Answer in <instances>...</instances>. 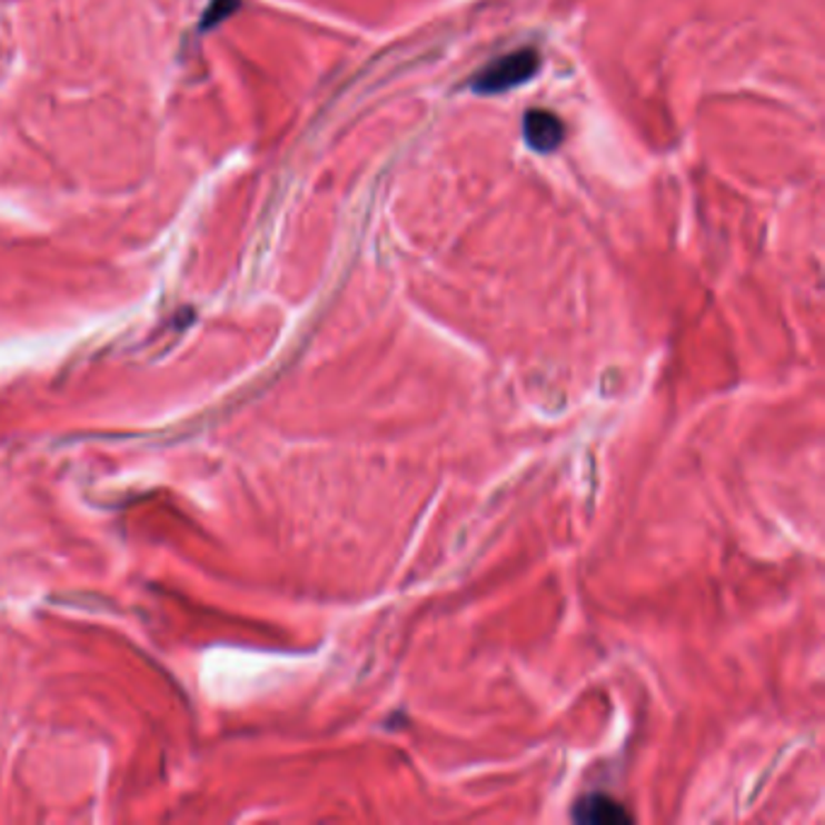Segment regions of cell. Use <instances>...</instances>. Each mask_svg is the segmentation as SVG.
<instances>
[{
    "instance_id": "cell-2",
    "label": "cell",
    "mask_w": 825,
    "mask_h": 825,
    "mask_svg": "<svg viewBox=\"0 0 825 825\" xmlns=\"http://www.w3.org/2000/svg\"><path fill=\"white\" fill-rule=\"evenodd\" d=\"M524 136L533 150L553 153L564 141V123L547 109H530L524 117Z\"/></svg>"
},
{
    "instance_id": "cell-3",
    "label": "cell",
    "mask_w": 825,
    "mask_h": 825,
    "mask_svg": "<svg viewBox=\"0 0 825 825\" xmlns=\"http://www.w3.org/2000/svg\"><path fill=\"white\" fill-rule=\"evenodd\" d=\"M576 818L584 823H629L632 821V816L620 804L600 794L586 796L584 802L576 804Z\"/></svg>"
},
{
    "instance_id": "cell-1",
    "label": "cell",
    "mask_w": 825,
    "mask_h": 825,
    "mask_svg": "<svg viewBox=\"0 0 825 825\" xmlns=\"http://www.w3.org/2000/svg\"><path fill=\"white\" fill-rule=\"evenodd\" d=\"M540 68V53L535 49H518L491 61L473 78V90L479 95H499L524 86Z\"/></svg>"
}]
</instances>
